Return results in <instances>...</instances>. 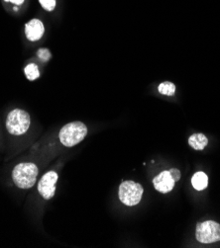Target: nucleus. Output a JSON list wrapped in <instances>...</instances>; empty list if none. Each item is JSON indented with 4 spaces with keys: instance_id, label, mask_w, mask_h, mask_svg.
<instances>
[{
    "instance_id": "nucleus-10",
    "label": "nucleus",
    "mask_w": 220,
    "mask_h": 248,
    "mask_svg": "<svg viewBox=\"0 0 220 248\" xmlns=\"http://www.w3.org/2000/svg\"><path fill=\"white\" fill-rule=\"evenodd\" d=\"M193 188L198 191L204 190L208 185V178L204 172H197L191 178Z\"/></svg>"
},
{
    "instance_id": "nucleus-14",
    "label": "nucleus",
    "mask_w": 220,
    "mask_h": 248,
    "mask_svg": "<svg viewBox=\"0 0 220 248\" xmlns=\"http://www.w3.org/2000/svg\"><path fill=\"white\" fill-rule=\"evenodd\" d=\"M39 2L41 4V6L46 10L51 12L56 8L57 5V1L56 0H39Z\"/></svg>"
},
{
    "instance_id": "nucleus-9",
    "label": "nucleus",
    "mask_w": 220,
    "mask_h": 248,
    "mask_svg": "<svg viewBox=\"0 0 220 248\" xmlns=\"http://www.w3.org/2000/svg\"><path fill=\"white\" fill-rule=\"evenodd\" d=\"M208 140L203 134H194L189 137L188 144L194 148L195 151H203V148L207 145Z\"/></svg>"
},
{
    "instance_id": "nucleus-15",
    "label": "nucleus",
    "mask_w": 220,
    "mask_h": 248,
    "mask_svg": "<svg viewBox=\"0 0 220 248\" xmlns=\"http://www.w3.org/2000/svg\"><path fill=\"white\" fill-rule=\"evenodd\" d=\"M169 173H170V175H172V177H173L175 182L180 180V178H181V171L179 169L172 168V169L169 170Z\"/></svg>"
},
{
    "instance_id": "nucleus-6",
    "label": "nucleus",
    "mask_w": 220,
    "mask_h": 248,
    "mask_svg": "<svg viewBox=\"0 0 220 248\" xmlns=\"http://www.w3.org/2000/svg\"><path fill=\"white\" fill-rule=\"evenodd\" d=\"M58 179H59L58 173L55 170H50L46 172L42 176V178L39 180L37 189L40 196L44 200L49 201L55 196Z\"/></svg>"
},
{
    "instance_id": "nucleus-11",
    "label": "nucleus",
    "mask_w": 220,
    "mask_h": 248,
    "mask_svg": "<svg viewBox=\"0 0 220 248\" xmlns=\"http://www.w3.org/2000/svg\"><path fill=\"white\" fill-rule=\"evenodd\" d=\"M24 72H25V76L28 80L34 81L37 78H40V70L36 63H29L24 68Z\"/></svg>"
},
{
    "instance_id": "nucleus-1",
    "label": "nucleus",
    "mask_w": 220,
    "mask_h": 248,
    "mask_svg": "<svg viewBox=\"0 0 220 248\" xmlns=\"http://www.w3.org/2000/svg\"><path fill=\"white\" fill-rule=\"evenodd\" d=\"M38 174L39 168L34 162H20L12 169L11 177L16 187L27 190L36 184Z\"/></svg>"
},
{
    "instance_id": "nucleus-13",
    "label": "nucleus",
    "mask_w": 220,
    "mask_h": 248,
    "mask_svg": "<svg viewBox=\"0 0 220 248\" xmlns=\"http://www.w3.org/2000/svg\"><path fill=\"white\" fill-rule=\"evenodd\" d=\"M37 56H38V58L41 60V62H49V61L51 60V58H52L51 52L49 51V49L46 48V47L40 48L39 51L37 52Z\"/></svg>"
},
{
    "instance_id": "nucleus-7",
    "label": "nucleus",
    "mask_w": 220,
    "mask_h": 248,
    "mask_svg": "<svg viewBox=\"0 0 220 248\" xmlns=\"http://www.w3.org/2000/svg\"><path fill=\"white\" fill-rule=\"evenodd\" d=\"M154 187L157 191L161 193H169L175 187V181L170 175L169 171H163L159 175H157L153 180Z\"/></svg>"
},
{
    "instance_id": "nucleus-5",
    "label": "nucleus",
    "mask_w": 220,
    "mask_h": 248,
    "mask_svg": "<svg viewBox=\"0 0 220 248\" xmlns=\"http://www.w3.org/2000/svg\"><path fill=\"white\" fill-rule=\"evenodd\" d=\"M195 236L198 241L206 244L220 241V225L213 220L201 222L197 227Z\"/></svg>"
},
{
    "instance_id": "nucleus-3",
    "label": "nucleus",
    "mask_w": 220,
    "mask_h": 248,
    "mask_svg": "<svg viewBox=\"0 0 220 248\" xmlns=\"http://www.w3.org/2000/svg\"><path fill=\"white\" fill-rule=\"evenodd\" d=\"M31 125V117L28 112L22 109H14L7 115L5 126L7 132L12 136L26 134Z\"/></svg>"
},
{
    "instance_id": "nucleus-12",
    "label": "nucleus",
    "mask_w": 220,
    "mask_h": 248,
    "mask_svg": "<svg viewBox=\"0 0 220 248\" xmlns=\"http://www.w3.org/2000/svg\"><path fill=\"white\" fill-rule=\"evenodd\" d=\"M158 90L163 95L174 96V94L176 92V85L169 81H165L159 85Z\"/></svg>"
},
{
    "instance_id": "nucleus-16",
    "label": "nucleus",
    "mask_w": 220,
    "mask_h": 248,
    "mask_svg": "<svg viewBox=\"0 0 220 248\" xmlns=\"http://www.w3.org/2000/svg\"><path fill=\"white\" fill-rule=\"evenodd\" d=\"M4 1L19 6V5H22L24 3V1H25V0H4Z\"/></svg>"
},
{
    "instance_id": "nucleus-2",
    "label": "nucleus",
    "mask_w": 220,
    "mask_h": 248,
    "mask_svg": "<svg viewBox=\"0 0 220 248\" xmlns=\"http://www.w3.org/2000/svg\"><path fill=\"white\" fill-rule=\"evenodd\" d=\"M87 135V128L83 122L76 121L65 125L59 133L60 142L66 147H72L82 142Z\"/></svg>"
},
{
    "instance_id": "nucleus-4",
    "label": "nucleus",
    "mask_w": 220,
    "mask_h": 248,
    "mask_svg": "<svg viewBox=\"0 0 220 248\" xmlns=\"http://www.w3.org/2000/svg\"><path fill=\"white\" fill-rule=\"evenodd\" d=\"M143 193L144 189L141 184L129 180L121 183L118 196L119 200L124 205L128 207H134L141 202Z\"/></svg>"
},
{
    "instance_id": "nucleus-8",
    "label": "nucleus",
    "mask_w": 220,
    "mask_h": 248,
    "mask_svg": "<svg viewBox=\"0 0 220 248\" xmlns=\"http://www.w3.org/2000/svg\"><path fill=\"white\" fill-rule=\"evenodd\" d=\"M45 33L44 24L39 19H32L25 25L26 38L31 42L39 41Z\"/></svg>"
}]
</instances>
